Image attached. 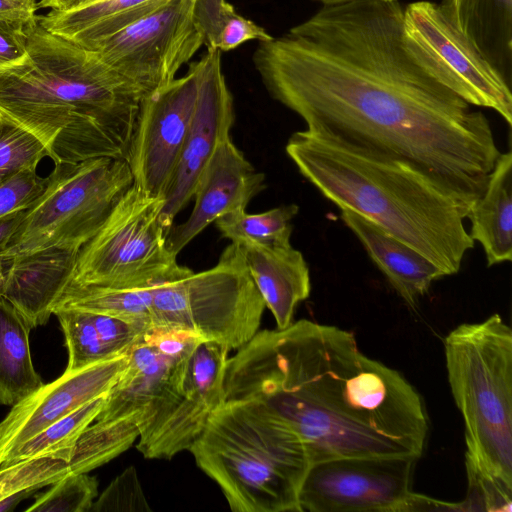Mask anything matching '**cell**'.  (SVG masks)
Listing matches in <instances>:
<instances>
[{"label": "cell", "instance_id": "cell-1", "mask_svg": "<svg viewBox=\"0 0 512 512\" xmlns=\"http://www.w3.org/2000/svg\"><path fill=\"white\" fill-rule=\"evenodd\" d=\"M403 8L398 0L322 6L260 42L254 65L307 130L408 162L473 203L501 154L490 121L409 50Z\"/></svg>", "mask_w": 512, "mask_h": 512}, {"label": "cell", "instance_id": "cell-2", "mask_svg": "<svg viewBox=\"0 0 512 512\" xmlns=\"http://www.w3.org/2000/svg\"><path fill=\"white\" fill-rule=\"evenodd\" d=\"M254 401L302 440L311 464L351 456L420 458L424 401L353 333L302 319L258 331L228 357L223 402Z\"/></svg>", "mask_w": 512, "mask_h": 512}, {"label": "cell", "instance_id": "cell-3", "mask_svg": "<svg viewBox=\"0 0 512 512\" xmlns=\"http://www.w3.org/2000/svg\"><path fill=\"white\" fill-rule=\"evenodd\" d=\"M26 29V57L0 67V117L35 136L54 164L126 158L144 95L38 18Z\"/></svg>", "mask_w": 512, "mask_h": 512}, {"label": "cell", "instance_id": "cell-4", "mask_svg": "<svg viewBox=\"0 0 512 512\" xmlns=\"http://www.w3.org/2000/svg\"><path fill=\"white\" fill-rule=\"evenodd\" d=\"M285 151L326 199L378 224L446 276L458 273L474 248L464 224L472 204L418 167L307 129L293 133Z\"/></svg>", "mask_w": 512, "mask_h": 512}, {"label": "cell", "instance_id": "cell-5", "mask_svg": "<svg viewBox=\"0 0 512 512\" xmlns=\"http://www.w3.org/2000/svg\"><path fill=\"white\" fill-rule=\"evenodd\" d=\"M189 451L232 511L300 512L308 453L299 436L259 403L223 402Z\"/></svg>", "mask_w": 512, "mask_h": 512}, {"label": "cell", "instance_id": "cell-6", "mask_svg": "<svg viewBox=\"0 0 512 512\" xmlns=\"http://www.w3.org/2000/svg\"><path fill=\"white\" fill-rule=\"evenodd\" d=\"M448 381L465 424L466 458L512 486V331L499 314L444 339Z\"/></svg>", "mask_w": 512, "mask_h": 512}, {"label": "cell", "instance_id": "cell-7", "mask_svg": "<svg viewBox=\"0 0 512 512\" xmlns=\"http://www.w3.org/2000/svg\"><path fill=\"white\" fill-rule=\"evenodd\" d=\"M164 204L163 196L134 184L128 188L80 249L68 285L144 289L191 272L168 248L173 223L164 214Z\"/></svg>", "mask_w": 512, "mask_h": 512}, {"label": "cell", "instance_id": "cell-8", "mask_svg": "<svg viewBox=\"0 0 512 512\" xmlns=\"http://www.w3.org/2000/svg\"><path fill=\"white\" fill-rule=\"evenodd\" d=\"M152 292L153 329L188 332L229 351L252 339L266 308L234 243L213 267L156 285Z\"/></svg>", "mask_w": 512, "mask_h": 512}, {"label": "cell", "instance_id": "cell-9", "mask_svg": "<svg viewBox=\"0 0 512 512\" xmlns=\"http://www.w3.org/2000/svg\"><path fill=\"white\" fill-rule=\"evenodd\" d=\"M132 185L126 158L55 164L2 256L9 262L16 255L47 248L80 250Z\"/></svg>", "mask_w": 512, "mask_h": 512}, {"label": "cell", "instance_id": "cell-10", "mask_svg": "<svg viewBox=\"0 0 512 512\" xmlns=\"http://www.w3.org/2000/svg\"><path fill=\"white\" fill-rule=\"evenodd\" d=\"M403 31L409 50L441 84L472 106L496 111L512 125L511 85L439 3L421 0L404 7Z\"/></svg>", "mask_w": 512, "mask_h": 512}, {"label": "cell", "instance_id": "cell-11", "mask_svg": "<svg viewBox=\"0 0 512 512\" xmlns=\"http://www.w3.org/2000/svg\"><path fill=\"white\" fill-rule=\"evenodd\" d=\"M194 0H165L89 49L144 97L169 84L203 45L193 21Z\"/></svg>", "mask_w": 512, "mask_h": 512}, {"label": "cell", "instance_id": "cell-12", "mask_svg": "<svg viewBox=\"0 0 512 512\" xmlns=\"http://www.w3.org/2000/svg\"><path fill=\"white\" fill-rule=\"evenodd\" d=\"M418 459L351 456L313 463L300 487V512L403 511Z\"/></svg>", "mask_w": 512, "mask_h": 512}, {"label": "cell", "instance_id": "cell-13", "mask_svg": "<svg viewBox=\"0 0 512 512\" xmlns=\"http://www.w3.org/2000/svg\"><path fill=\"white\" fill-rule=\"evenodd\" d=\"M198 96L196 62L188 72L146 96L126 159L133 184L153 196L165 195L187 138Z\"/></svg>", "mask_w": 512, "mask_h": 512}, {"label": "cell", "instance_id": "cell-14", "mask_svg": "<svg viewBox=\"0 0 512 512\" xmlns=\"http://www.w3.org/2000/svg\"><path fill=\"white\" fill-rule=\"evenodd\" d=\"M200 341L188 332H149L145 341L130 351L126 368L106 394L95 421L142 413L148 427L178 399L190 357Z\"/></svg>", "mask_w": 512, "mask_h": 512}, {"label": "cell", "instance_id": "cell-15", "mask_svg": "<svg viewBox=\"0 0 512 512\" xmlns=\"http://www.w3.org/2000/svg\"><path fill=\"white\" fill-rule=\"evenodd\" d=\"M229 352L213 342L197 344L178 399L139 436L136 448L145 458L168 460L189 450L212 413L223 403V380Z\"/></svg>", "mask_w": 512, "mask_h": 512}, {"label": "cell", "instance_id": "cell-16", "mask_svg": "<svg viewBox=\"0 0 512 512\" xmlns=\"http://www.w3.org/2000/svg\"><path fill=\"white\" fill-rule=\"evenodd\" d=\"M198 96L179 162L164 195V214L173 223L194 190L217 147L230 139L235 113L221 65V51L207 49L196 61Z\"/></svg>", "mask_w": 512, "mask_h": 512}, {"label": "cell", "instance_id": "cell-17", "mask_svg": "<svg viewBox=\"0 0 512 512\" xmlns=\"http://www.w3.org/2000/svg\"><path fill=\"white\" fill-rule=\"evenodd\" d=\"M128 354L65 372L12 405L0 422V467L26 441L87 402L105 395L128 363Z\"/></svg>", "mask_w": 512, "mask_h": 512}, {"label": "cell", "instance_id": "cell-18", "mask_svg": "<svg viewBox=\"0 0 512 512\" xmlns=\"http://www.w3.org/2000/svg\"><path fill=\"white\" fill-rule=\"evenodd\" d=\"M266 188L265 175L258 172L231 138L220 144L204 168L194 190L190 216L172 226L169 250L177 256L211 223L249 202Z\"/></svg>", "mask_w": 512, "mask_h": 512}, {"label": "cell", "instance_id": "cell-19", "mask_svg": "<svg viewBox=\"0 0 512 512\" xmlns=\"http://www.w3.org/2000/svg\"><path fill=\"white\" fill-rule=\"evenodd\" d=\"M78 249L47 248L16 255L8 262L2 296L29 322L44 325L71 281Z\"/></svg>", "mask_w": 512, "mask_h": 512}, {"label": "cell", "instance_id": "cell-20", "mask_svg": "<svg viewBox=\"0 0 512 512\" xmlns=\"http://www.w3.org/2000/svg\"><path fill=\"white\" fill-rule=\"evenodd\" d=\"M236 244L250 276L271 311L278 329L292 323L297 305L311 292L309 267L291 242L262 245L252 241Z\"/></svg>", "mask_w": 512, "mask_h": 512}, {"label": "cell", "instance_id": "cell-21", "mask_svg": "<svg viewBox=\"0 0 512 512\" xmlns=\"http://www.w3.org/2000/svg\"><path fill=\"white\" fill-rule=\"evenodd\" d=\"M340 210L344 224L408 305L415 307L432 283L446 276L428 258L378 224L351 210Z\"/></svg>", "mask_w": 512, "mask_h": 512}, {"label": "cell", "instance_id": "cell-22", "mask_svg": "<svg viewBox=\"0 0 512 512\" xmlns=\"http://www.w3.org/2000/svg\"><path fill=\"white\" fill-rule=\"evenodd\" d=\"M466 218L469 235L484 250L489 267L512 260V152L501 153L483 193Z\"/></svg>", "mask_w": 512, "mask_h": 512}, {"label": "cell", "instance_id": "cell-23", "mask_svg": "<svg viewBox=\"0 0 512 512\" xmlns=\"http://www.w3.org/2000/svg\"><path fill=\"white\" fill-rule=\"evenodd\" d=\"M442 9L511 85L512 0H442Z\"/></svg>", "mask_w": 512, "mask_h": 512}, {"label": "cell", "instance_id": "cell-24", "mask_svg": "<svg viewBox=\"0 0 512 512\" xmlns=\"http://www.w3.org/2000/svg\"><path fill=\"white\" fill-rule=\"evenodd\" d=\"M165 0H91L66 11L38 17L47 31L85 48L125 28Z\"/></svg>", "mask_w": 512, "mask_h": 512}, {"label": "cell", "instance_id": "cell-25", "mask_svg": "<svg viewBox=\"0 0 512 512\" xmlns=\"http://www.w3.org/2000/svg\"><path fill=\"white\" fill-rule=\"evenodd\" d=\"M26 318L0 297V403L14 405L44 383L34 368Z\"/></svg>", "mask_w": 512, "mask_h": 512}, {"label": "cell", "instance_id": "cell-26", "mask_svg": "<svg viewBox=\"0 0 512 512\" xmlns=\"http://www.w3.org/2000/svg\"><path fill=\"white\" fill-rule=\"evenodd\" d=\"M147 420L142 413L94 421L78 439L68 462L72 473H88L126 451L140 436Z\"/></svg>", "mask_w": 512, "mask_h": 512}, {"label": "cell", "instance_id": "cell-27", "mask_svg": "<svg viewBox=\"0 0 512 512\" xmlns=\"http://www.w3.org/2000/svg\"><path fill=\"white\" fill-rule=\"evenodd\" d=\"M153 287L110 289L68 285L53 307L76 309L121 318L153 329Z\"/></svg>", "mask_w": 512, "mask_h": 512}, {"label": "cell", "instance_id": "cell-28", "mask_svg": "<svg viewBox=\"0 0 512 512\" xmlns=\"http://www.w3.org/2000/svg\"><path fill=\"white\" fill-rule=\"evenodd\" d=\"M192 15L207 49L230 51L250 40L265 42L273 38L239 15L227 0H194Z\"/></svg>", "mask_w": 512, "mask_h": 512}, {"label": "cell", "instance_id": "cell-29", "mask_svg": "<svg viewBox=\"0 0 512 512\" xmlns=\"http://www.w3.org/2000/svg\"><path fill=\"white\" fill-rule=\"evenodd\" d=\"M105 398L106 394L91 400L49 425L22 444L2 466L41 457H51L68 463L78 439L103 408Z\"/></svg>", "mask_w": 512, "mask_h": 512}, {"label": "cell", "instance_id": "cell-30", "mask_svg": "<svg viewBox=\"0 0 512 512\" xmlns=\"http://www.w3.org/2000/svg\"><path fill=\"white\" fill-rule=\"evenodd\" d=\"M296 204L282 205L268 211L249 214L246 209L228 213L215 221L223 237L231 243L252 241L262 245L290 242L293 225L298 214Z\"/></svg>", "mask_w": 512, "mask_h": 512}, {"label": "cell", "instance_id": "cell-31", "mask_svg": "<svg viewBox=\"0 0 512 512\" xmlns=\"http://www.w3.org/2000/svg\"><path fill=\"white\" fill-rule=\"evenodd\" d=\"M70 472L68 463L51 457L30 458L0 467V511H8L36 490Z\"/></svg>", "mask_w": 512, "mask_h": 512}, {"label": "cell", "instance_id": "cell-32", "mask_svg": "<svg viewBox=\"0 0 512 512\" xmlns=\"http://www.w3.org/2000/svg\"><path fill=\"white\" fill-rule=\"evenodd\" d=\"M53 314L59 320L68 348L66 370H80L118 357L101 340L90 312L61 309L55 310Z\"/></svg>", "mask_w": 512, "mask_h": 512}, {"label": "cell", "instance_id": "cell-33", "mask_svg": "<svg viewBox=\"0 0 512 512\" xmlns=\"http://www.w3.org/2000/svg\"><path fill=\"white\" fill-rule=\"evenodd\" d=\"M98 496V482L88 473H72L36 497L28 512H88Z\"/></svg>", "mask_w": 512, "mask_h": 512}, {"label": "cell", "instance_id": "cell-34", "mask_svg": "<svg viewBox=\"0 0 512 512\" xmlns=\"http://www.w3.org/2000/svg\"><path fill=\"white\" fill-rule=\"evenodd\" d=\"M46 156V149L35 136L3 120L0 124V183L22 169L37 168Z\"/></svg>", "mask_w": 512, "mask_h": 512}, {"label": "cell", "instance_id": "cell-35", "mask_svg": "<svg viewBox=\"0 0 512 512\" xmlns=\"http://www.w3.org/2000/svg\"><path fill=\"white\" fill-rule=\"evenodd\" d=\"M468 476V494L461 509L484 511H511L512 486L496 479L465 457Z\"/></svg>", "mask_w": 512, "mask_h": 512}, {"label": "cell", "instance_id": "cell-36", "mask_svg": "<svg viewBox=\"0 0 512 512\" xmlns=\"http://www.w3.org/2000/svg\"><path fill=\"white\" fill-rule=\"evenodd\" d=\"M92 512L151 511L142 490L135 467L129 466L119 474L93 502Z\"/></svg>", "mask_w": 512, "mask_h": 512}, {"label": "cell", "instance_id": "cell-37", "mask_svg": "<svg viewBox=\"0 0 512 512\" xmlns=\"http://www.w3.org/2000/svg\"><path fill=\"white\" fill-rule=\"evenodd\" d=\"M36 169H22L0 183V218L29 208L41 194L46 178Z\"/></svg>", "mask_w": 512, "mask_h": 512}, {"label": "cell", "instance_id": "cell-38", "mask_svg": "<svg viewBox=\"0 0 512 512\" xmlns=\"http://www.w3.org/2000/svg\"><path fill=\"white\" fill-rule=\"evenodd\" d=\"M91 320L103 343L121 356L145 341L152 328L121 318L90 312Z\"/></svg>", "mask_w": 512, "mask_h": 512}, {"label": "cell", "instance_id": "cell-39", "mask_svg": "<svg viewBox=\"0 0 512 512\" xmlns=\"http://www.w3.org/2000/svg\"><path fill=\"white\" fill-rule=\"evenodd\" d=\"M26 28V23L0 21V67L18 63L26 57Z\"/></svg>", "mask_w": 512, "mask_h": 512}, {"label": "cell", "instance_id": "cell-40", "mask_svg": "<svg viewBox=\"0 0 512 512\" xmlns=\"http://www.w3.org/2000/svg\"><path fill=\"white\" fill-rule=\"evenodd\" d=\"M36 10L10 0H0V21L31 23L36 21Z\"/></svg>", "mask_w": 512, "mask_h": 512}, {"label": "cell", "instance_id": "cell-41", "mask_svg": "<svg viewBox=\"0 0 512 512\" xmlns=\"http://www.w3.org/2000/svg\"><path fill=\"white\" fill-rule=\"evenodd\" d=\"M26 209L0 218V255L6 250L9 242L17 232L25 216Z\"/></svg>", "mask_w": 512, "mask_h": 512}, {"label": "cell", "instance_id": "cell-42", "mask_svg": "<svg viewBox=\"0 0 512 512\" xmlns=\"http://www.w3.org/2000/svg\"><path fill=\"white\" fill-rule=\"evenodd\" d=\"M87 2V0H40L37 3V9L50 8L55 11H66L76 8Z\"/></svg>", "mask_w": 512, "mask_h": 512}, {"label": "cell", "instance_id": "cell-43", "mask_svg": "<svg viewBox=\"0 0 512 512\" xmlns=\"http://www.w3.org/2000/svg\"><path fill=\"white\" fill-rule=\"evenodd\" d=\"M7 265H8V261L2 255H0V297L3 294V286H4L5 272H6Z\"/></svg>", "mask_w": 512, "mask_h": 512}, {"label": "cell", "instance_id": "cell-44", "mask_svg": "<svg viewBox=\"0 0 512 512\" xmlns=\"http://www.w3.org/2000/svg\"><path fill=\"white\" fill-rule=\"evenodd\" d=\"M12 2L18 3L20 5H23L27 8L37 10V2L36 0H10Z\"/></svg>", "mask_w": 512, "mask_h": 512}, {"label": "cell", "instance_id": "cell-45", "mask_svg": "<svg viewBox=\"0 0 512 512\" xmlns=\"http://www.w3.org/2000/svg\"><path fill=\"white\" fill-rule=\"evenodd\" d=\"M322 4V6H332L342 4L350 0H313Z\"/></svg>", "mask_w": 512, "mask_h": 512}, {"label": "cell", "instance_id": "cell-46", "mask_svg": "<svg viewBox=\"0 0 512 512\" xmlns=\"http://www.w3.org/2000/svg\"><path fill=\"white\" fill-rule=\"evenodd\" d=\"M3 122V119L0 117V124Z\"/></svg>", "mask_w": 512, "mask_h": 512}, {"label": "cell", "instance_id": "cell-47", "mask_svg": "<svg viewBox=\"0 0 512 512\" xmlns=\"http://www.w3.org/2000/svg\"><path fill=\"white\" fill-rule=\"evenodd\" d=\"M386 1H396V0H386Z\"/></svg>", "mask_w": 512, "mask_h": 512}, {"label": "cell", "instance_id": "cell-48", "mask_svg": "<svg viewBox=\"0 0 512 512\" xmlns=\"http://www.w3.org/2000/svg\"><path fill=\"white\" fill-rule=\"evenodd\" d=\"M87 1H91V0H87Z\"/></svg>", "mask_w": 512, "mask_h": 512}]
</instances>
